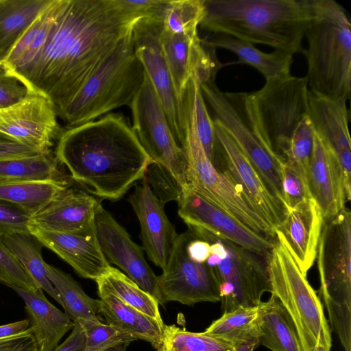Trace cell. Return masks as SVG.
<instances>
[{
    "label": "cell",
    "mask_w": 351,
    "mask_h": 351,
    "mask_svg": "<svg viewBox=\"0 0 351 351\" xmlns=\"http://www.w3.org/2000/svg\"><path fill=\"white\" fill-rule=\"evenodd\" d=\"M142 18L112 0H59L47 43L22 79L58 110Z\"/></svg>",
    "instance_id": "6da1fadb"
},
{
    "label": "cell",
    "mask_w": 351,
    "mask_h": 351,
    "mask_svg": "<svg viewBox=\"0 0 351 351\" xmlns=\"http://www.w3.org/2000/svg\"><path fill=\"white\" fill-rule=\"evenodd\" d=\"M56 158L88 193L110 200L142 180L153 161L118 113L67 128L59 136Z\"/></svg>",
    "instance_id": "7a4b0ae2"
},
{
    "label": "cell",
    "mask_w": 351,
    "mask_h": 351,
    "mask_svg": "<svg viewBox=\"0 0 351 351\" xmlns=\"http://www.w3.org/2000/svg\"><path fill=\"white\" fill-rule=\"evenodd\" d=\"M317 3V0H204L199 26L252 45L302 53V40Z\"/></svg>",
    "instance_id": "3957f363"
},
{
    "label": "cell",
    "mask_w": 351,
    "mask_h": 351,
    "mask_svg": "<svg viewBox=\"0 0 351 351\" xmlns=\"http://www.w3.org/2000/svg\"><path fill=\"white\" fill-rule=\"evenodd\" d=\"M304 49L309 90L318 95L347 101L351 90V23L345 9L333 0H317L306 31Z\"/></svg>",
    "instance_id": "277c9868"
},
{
    "label": "cell",
    "mask_w": 351,
    "mask_h": 351,
    "mask_svg": "<svg viewBox=\"0 0 351 351\" xmlns=\"http://www.w3.org/2000/svg\"><path fill=\"white\" fill-rule=\"evenodd\" d=\"M144 79L132 33L126 37L57 114L67 128L76 126L123 106H130Z\"/></svg>",
    "instance_id": "5b68a950"
},
{
    "label": "cell",
    "mask_w": 351,
    "mask_h": 351,
    "mask_svg": "<svg viewBox=\"0 0 351 351\" xmlns=\"http://www.w3.org/2000/svg\"><path fill=\"white\" fill-rule=\"evenodd\" d=\"M320 295L331 327L351 351V214L344 207L324 219L317 247Z\"/></svg>",
    "instance_id": "8992f818"
},
{
    "label": "cell",
    "mask_w": 351,
    "mask_h": 351,
    "mask_svg": "<svg viewBox=\"0 0 351 351\" xmlns=\"http://www.w3.org/2000/svg\"><path fill=\"white\" fill-rule=\"evenodd\" d=\"M276 243L269 257L271 294L289 315L303 351L322 346L330 351L331 332L322 304L300 269L282 237L276 232Z\"/></svg>",
    "instance_id": "52a82bcc"
},
{
    "label": "cell",
    "mask_w": 351,
    "mask_h": 351,
    "mask_svg": "<svg viewBox=\"0 0 351 351\" xmlns=\"http://www.w3.org/2000/svg\"><path fill=\"white\" fill-rule=\"evenodd\" d=\"M308 93L306 77L291 75L267 80L261 89L246 93V106L256 132L282 160L294 130L308 115Z\"/></svg>",
    "instance_id": "ba28073f"
},
{
    "label": "cell",
    "mask_w": 351,
    "mask_h": 351,
    "mask_svg": "<svg viewBox=\"0 0 351 351\" xmlns=\"http://www.w3.org/2000/svg\"><path fill=\"white\" fill-rule=\"evenodd\" d=\"M201 90L211 110L213 121L229 134L271 192L285 205L284 161L263 143L256 132L246 106V93L223 92L215 80L201 84Z\"/></svg>",
    "instance_id": "9c48e42d"
},
{
    "label": "cell",
    "mask_w": 351,
    "mask_h": 351,
    "mask_svg": "<svg viewBox=\"0 0 351 351\" xmlns=\"http://www.w3.org/2000/svg\"><path fill=\"white\" fill-rule=\"evenodd\" d=\"M186 133L182 149L185 153L186 182L239 222L256 233L276 238V232L255 211L241 188L226 171L216 169L208 159L191 115L184 112Z\"/></svg>",
    "instance_id": "30bf717a"
},
{
    "label": "cell",
    "mask_w": 351,
    "mask_h": 351,
    "mask_svg": "<svg viewBox=\"0 0 351 351\" xmlns=\"http://www.w3.org/2000/svg\"><path fill=\"white\" fill-rule=\"evenodd\" d=\"M226 255L210 254L207 261L218 279L223 313L241 307L258 306L265 292L271 293L269 255L250 251L221 238Z\"/></svg>",
    "instance_id": "8fae6325"
},
{
    "label": "cell",
    "mask_w": 351,
    "mask_h": 351,
    "mask_svg": "<svg viewBox=\"0 0 351 351\" xmlns=\"http://www.w3.org/2000/svg\"><path fill=\"white\" fill-rule=\"evenodd\" d=\"M129 106L132 115V128L146 153L153 161L167 169L183 187L187 184L185 153L173 134L145 71L143 84Z\"/></svg>",
    "instance_id": "7c38bea8"
},
{
    "label": "cell",
    "mask_w": 351,
    "mask_h": 351,
    "mask_svg": "<svg viewBox=\"0 0 351 351\" xmlns=\"http://www.w3.org/2000/svg\"><path fill=\"white\" fill-rule=\"evenodd\" d=\"M195 238L187 231L178 234L167 264L157 276L164 303L178 302L193 306L203 302L221 301L220 286L212 267L190 258L186 246Z\"/></svg>",
    "instance_id": "4fadbf2b"
},
{
    "label": "cell",
    "mask_w": 351,
    "mask_h": 351,
    "mask_svg": "<svg viewBox=\"0 0 351 351\" xmlns=\"http://www.w3.org/2000/svg\"><path fill=\"white\" fill-rule=\"evenodd\" d=\"M162 29L161 17L139 19L132 32L134 51L159 99L173 134L182 147L186 133L184 109L176 96L162 51L160 40Z\"/></svg>",
    "instance_id": "5bb4252c"
},
{
    "label": "cell",
    "mask_w": 351,
    "mask_h": 351,
    "mask_svg": "<svg viewBox=\"0 0 351 351\" xmlns=\"http://www.w3.org/2000/svg\"><path fill=\"white\" fill-rule=\"evenodd\" d=\"M213 121L216 138L213 165L218 170L226 171L255 211L276 232L286 217V206L271 192L229 134Z\"/></svg>",
    "instance_id": "9a60e30c"
},
{
    "label": "cell",
    "mask_w": 351,
    "mask_h": 351,
    "mask_svg": "<svg viewBox=\"0 0 351 351\" xmlns=\"http://www.w3.org/2000/svg\"><path fill=\"white\" fill-rule=\"evenodd\" d=\"M178 215L188 226L198 227L250 251L269 255L276 238L256 233L193 191L186 184L178 202Z\"/></svg>",
    "instance_id": "2e32d148"
},
{
    "label": "cell",
    "mask_w": 351,
    "mask_h": 351,
    "mask_svg": "<svg viewBox=\"0 0 351 351\" xmlns=\"http://www.w3.org/2000/svg\"><path fill=\"white\" fill-rule=\"evenodd\" d=\"M94 223L99 247L108 262L120 268L159 304L164 305L157 276L147 263L143 247L132 240L100 202L96 208Z\"/></svg>",
    "instance_id": "e0dca14e"
},
{
    "label": "cell",
    "mask_w": 351,
    "mask_h": 351,
    "mask_svg": "<svg viewBox=\"0 0 351 351\" xmlns=\"http://www.w3.org/2000/svg\"><path fill=\"white\" fill-rule=\"evenodd\" d=\"M53 102L39 93H32L19 102L0 110V133L42 152H51L59 133Z\"/></svg>",
    "instance_id": "ac0fdd59"
},
{
    "label": "cell",
    "mask_w": 351,
    "mask_h": 351,
    "mask_svg": "<svg viewBox=\"0 0 351 351\" xmlns=\"http://www.w3.org/2000/svg\"><path fill=\"white\" fill-rule=\"evenodd\" d=\"M160 40L176 96L183 106V95L191 77L195 76L200 84L215 80L222 64L216 49L198 34L173 35L162 29Z\"/></svg>",
    "instance_id": "d6986e66"
},
{
    "label": "cell",
    "mask_w": 351,
    "mask_h": 351,
    "mask_svg": "<svg viewBox=\"0 0 351 351\" xmlns=\"http://www.w3.org/2000/svg\"><path fill=\"white\" fill-rule=\"evenodd\" d=\"M134 186L128 202L140 223L143 249L149 259L163 270L178 234L165 212V205L153 194L145 177Z\"/></svg>",
    "instance_id": "ffe728a7"
},
{
    "label": "cell",
    "mask_w": 351,
    "mask_h": 351,
    "mask_svg": "<svg viewBox=\"0 0 351 351\" xmlns=\"http://www.w3.org/2000/svg\"><path fill=\"white\" fill-rule=\"evenodd\" d=\"M308 117L316 134L336 154L343 171L346 194L350 199L351 143L346 101L324 97L309 90Z\"/></svg>",
    "instance_id": "44dd1931"
},
{
    "label": "cell",
    "mask_w": 351,
    "mask_h": 351,
    "mask_svg": "<svg viewBox=\"0 0 351 351\" xmlns=\"http://www.w3.org/2000/svg\"><path fill=\"white\" fill-rule=\"evenodd\" d=\"M306 180L324 219L337 215L350 199L346 194L343 171L336 154L315 132Z\"/></svg>",
    "instance_id": "7402d4cb"
},
{
    "label": "cell",
    "mask_w": 351,
    "mask_h": 351,
    "mask_svg": "<svg viewBox=\"0 0 351 351\" xmlns=\"http://www.w3.org/2000/svg\"><path fill=\"white\" fill-rule=\"evenodd\" d=\"M28 228L43 246L56 254L82 278L95 281L110 267L101 250L95 228L82 234H64L30 223Z\"/></svg>",
    "instance_id": "603a6c76"
},
{
    "label": "cell",
    "mask_w": 351,
    "mask_h": 351,
    "mask_svg": "<svg viewBox=\"0 0 351 351\" xmlns=\"http://www.w3.org/2000/svg\"><path fill=\"white\" fill-rule=\"evenodd\" d=\"M99 203L93 195L67 188L32 216L29 223L58 233L87 232L95 228V215Z\"/></svg>",
    "instance_id": "cb8c5ba5"
},
{
    "label": "cell",
    "mask_w": 351,
    "mask_h": 351,
    "mask_svg": "<svg viewBox=\"0 0 351 351\" xmlns=\"http://www.w3.org/2000/svg\"><path fill=\"white\" fill-rule=\"evenodd\" d=\"M324 223L321 210L313 199L293 209H287L282 224L276 230L284 239L304 276L317 256Z\"/></svg>",
    "instance_id": "d4e9b609"
},
{
    "label": "cell",
    "mask_w": 351,
    "mask_h": 351,
    "mask_svg": "<svg viewBox=\"0 0 351 351\" xmlns=\"http://www.w3.org/2000/svg\"><path fill=\"white\" fill-rule=\"evenodd\" d=\"M25 302L30 327L39 351H53L62 338L72 330L74 322L53 305L43 290L36 291L10 286Z\"/></svg>",
    "instance_id": "484cf974"
},
{
    "label": "cell",
    "mask_w": 351,
    "mask_h": 351,
    "mask_svg": "<svg viewBox=\"0 0 351 351\" xmlns=\"http://www.w3.org/2000/svg\"><path fill=\"white\" fill-rule=\"evenodd\" d=\"M100 311L106 324L122 332L149 343L157 350L161 346L165 324L125 304L112 293L102 283L96 281Z\"/></svg>",
    "instance_id": "4316f807"
},
{
    "label": "cell",
    "mask_w": 351,
    "mask_h": 351,
    "mask_svg": "<svg viewBox=\"0 0 351 351\" xmlns=\"http://www.w3.org/2000/svg\"><path fill=\"white\" fill-rule=\"evenodd\" d=\"M204 40L215 49H226L237 55L241 61L258 70L265 81L291 75L293 54L289 52L274 49L265 53L252 44L221 34H210Z\"/></svg>",
    "instance_id": "83f0119b"
},
{
    "label": "cell",
    "mask_w": 351,
    "mask_h": 351,
    "mask_svg": "<svg viewBox=\"0 0 351 351\" xmlns=\"http://www.w3.org/2000/svg\"><path fill=\"white\" fill-rule=\"evenodd\" d=\"M256 326L258 345L271 351H303L289 315L274 295L259 305Z\"/></svg>",
    "instance_id": "f1b7e54d"
},
{
    "label": "cell",
    "mask_w": 351,
    "mask_h": 351,
    "mask_svg": "<svg viewBox=\"0 0 351 351\" xmlns=\"http://www.w3.org/2000/svg\"><path fill=\"white\" fill-rule=\"evenodd\" d=\"M58 4L59 0H49L2 62L21 78L46 44L55 22Z\"/></svg>",
    "instance_id": "f546056e"
},
{
    "label": "cell",
    "mask_w": 351,
    "mask_h": 351,
    "mask_svg": "<svg viewBox=\"0 0 351 351\" xmlns=\"http://www.w3.org/2000/svg\"><path fill=\"white\" fill-rule=\"evenodd\" d=\"M67 188L64 180L23 181L0 178V200L18 207L32 217Z\"/></svg>",
    "instance_id": "4dcf8cb0"
},
{
    "label": "cell",
    "mask_w": 351,
    "mask_h": 351,
    "mask_svg": "<svg viewBox=\"0 0 351 351\" xmlns=\"http://www.w3.org/2000/svg\"><path fill=\"white\" fill-rule=\"evenodd\" d=\"M49 0H0V62Z\"/></svg>",
    "instance_id": "1f68e13d"
},
{
    "label": "cell",
    "mask_w": 351,
    "mask_h": 351,
    "mask_svg": "<svg viewBox=\"0 0 351 351\" xmlns=\"http://www.w3.org/2000/svg\"><path fill=\"white\" fill-rule=\"evenodd\" d=\"M0 237L39 287L62 306L60 296L47 276L41 243L29 232L5 234Z\"/></svg>",
    "instance_id": "d6a6232c"
},
{
    "label": "cell",
    "mask_w": 351,
    "mask_h": 351,
    "mask_svg": "<svg viewBox=\"0 0 351 351\" xmlns=\"http://www.w3.org/2000/svg\"><path fill=\"white\" fill-rule=\"evenodd\" d=\"M45 268L49 279L60 296L64 313L73 322H103L99 300L88 296L69 274L47 263Z\"/></svg>",
    "instance_id": "836d02e7"
},
{
    "label": "cell",
    "mask_w": 351,
    "mask_h": 351,
    "mask_svg": "<svg viewBox=\"0 0 351 351\" xmlns=\"http://www.w3.org/2000/svg\"><path fill=\"white\" fill-rule=\"evenodd\" d=\"M96 281L125 304L164 324L156 300L119 269L110 266Z\"/></svg>",
    "instance_id": "e575fe53"
},
{
    "label": "cell",
    "mask_w": 351,
    "mask_h": 351,
    "mask_svg": "<svg viewBox=\"0 0 351 351\" xmlns=\"http://www.w3.org/2000/svg\"><path fill=\"white\" fill-rule=\"evenodd\" d=\"M241 343L205 332H192L176 325H165L161 346L156 351H234Z\"/></svg>",
    "instance_id": "d590c367"
},
{
    "label": "cell",
    "mask_w": 351,
    "mask_h": 351,
    "mask_svg": "<svg viewBox=\"0 0 351 351\" xmlns=\"http://www.w3.org/2000/svg\"><path fill=\"white\" fill-rule=\"evenodd\" d=\"M57 162L51 152L0 160V178L23 181L62 180Z\"/></svg>",
    "instance_id": "8d00e7d4"
},
{
    "label": "cell",
    "mask_w": 351,
    "mask_h": 351,
    "mask_svg": "<svg viewBox=\"0 0 351 351\" xmlns=\"http://www.w3.org/2000/svg\"><path fill=\"white\" fill-rule=\"evenodd\" d=\"M183 109L192 117L204 149L212 163L215 155L216 138L214 125L201 90V84L195 76L191 77L182 97Z\"/></svg>",
    "instance_id": "74e56055"
},
{
    "label": "cell",
    "mask_w": 351,
    "mask_h": 351,
    "mask_svg": "<svg viewBox=\"0 0 351 351\" xmlns=\"http://www.w3.org/2000/svg\"><path fill=\"white\" fill-rule=\"evenodd\" d=\"M259 305L241 307L230 312L223 313L222 316L213 321L204 332L223 337L239 343L252 339L258 340L256 319L258 315Z\"/></svg>",
    "instance_id": "f35d334b"
},
{
    "label": "cell",
    "mask_w": 351,
    "mask_h": 351,
    "mask_svg": "<svg viewBox=\"0 0 351 351\" xmlns=\"http://www.w3.org/2000/svg\"><path fill=\"white\" fill-rule=\"evenodd\" d=\"M204 14V0H167L162 16V29L173 35L197 34Z\"/></svg>",
    "instance_id": "ab89813d"
},
{
    "label": "cell",
    "mask_w": 351,
    "mask_h": 351,
    "mask_svg": "<svg viewBox=\"0 0 351 351\" xmlns=\"http://www.w3.org/2000/svg\"><path fill=\"white\" fill-rule=\"evenodd\" d=\"M314 141V128L306 115L293 132L289 146L282 156L284 162L298 169L306 176L308 165L313 151Z\"/></svg>",
    "instance_id": "60d3db41"
},
{
    "label": "cell",
    "mask_w": 351,
    "mask_h": 351,
    "mask_svg": "<svg viewBox=\"0 0 351 351\" xmlns=\"http://www.w3.org/2000/svg\"><path fill=\"white\" fill-rule=\"evenodd\" d=\"M78 322L82 326L86 336L85 346L82 351H107L136 340L131 335L101 322L80 320Z\"/></svg>",
    "instance_id": "b9f144b4"
},
{
    "label": "cell",
    "mask_w": 351,
    "mask_h": 351,
    "mask_svg": "<svg viewBox=\"0 0 351 351\" xmlns=\"http://www.w3.org/2000/svg\"><path fill=\"white\" fill-rule=\"evenodd\" d=\"M153 194L164 205L170 201L178 202L182 193V186L164 167L152 161L145 175Z\"/></svg>",
    "instance_id": "7bdbcfd3"
},
{
    "label": "cell",
    "mask_w": 351,
    "mask_h": 351,
    "mask_svg": "<svg viewBox=\"0 0 351 351\" xmlns=\"http://www.w3.org/2000/svg\"><path fill=\"white\" fill-rule=\"evenodd\" d=\"M0 282L36 291L40 289L21 264L4 245L0 237Z\"/></svg>",
    "instance_id": "ee69618b"
},
{
    "label": "cell",
    "mask_w": 351,
    "mask_h": 351,
    "mask_svg": "<svg viewBox=\"0 0 351 351\" xmlns=\"http://www.w3.org/2000/svg\"><path fill=\"white\" fill-rule=\"evenodd\" d=\"M282 191L287 210L298 208L313 199L305 174L298 169L285 162Z\"/></svg>",
    "instance_id": "f6af8a7d"
},
{
    "label": "cell",
    "mask_w": 351,
    "mask_h": 351,
    "mask_svg": "<svg viewBox=\"0 0 351 351\" xmlns=\"http://www.w3.org/2000/svg\"><path fill=\"white\" fill-rule=\"evenodd\" d=\"M32 93L25 80L0 62V110L19 102Z\"/></svg>",
    "instance_id": "bcb514c9"
},
{
    "label": "cell",
    "mask_w": 351,
    "mask_h": 351,
    "mask_svg": "<svg viewBox=\"0 0 351 351\" xmlns=\"http://www.w3.org/2000/svg\"><path fill=\"white\" fill-rule=\"evenodd\" d=\"M31 217L18 207L0 200V236L29 232Z\"/></svg>",
    "instance_id": "7dc6e473"
},
{
    "label": "cell",
    "mask_w": 351,
    "mask_h": 351,
    "mask_svg": "<svg viewBox=\"0 0 351 351\" xmlns=\"http://www.w3.org/2000/svg\"><path fill=\"white\" fill-rule=\"evenodd\" d=\"M119 8L141 17H161L167 0H112Z\"/></svg>",
    "instance_id": "c3c4849f"
},
{
    "label": "cell",
    "mask_w": 351,
    "mask_h": 351,
    "mask_svg": "<svg viewBox=\"0 0 351 351\" xmlns=\"http://www.w3.org/2000/svg\"><path fill=\"white\" fill-rule=\"evenodd\" d=\"M40 153L47 152L23 145L0 133V160L34 156Z\"/></svg>",
    "instance_id": "681fc988"
},
{
    "label": "cell",
    "mask_w": 351,
    "mask_h": 351,
    "mask_svg": "<svg viewBox=\"0 0 351 351\" xmlns=\"http://www.w3.org/2000/svg\"><path fill=\"white\" fill-rule=\"evenodd\" d=\"M0 351H38L31 327L23 333L0 339Z\"/></svg>",
    "instance_id": "f907efd6"
},
{
    "label": "cell",
    "mask_w": 351,
    "mask_h": 351,
    "mask_svg": "<svg viewBox=\"0 0 351 351\" xmlns=\"http://www.w3.org/2000/svg\"><path fill=\"white\" fill-rule=\"evenodd\" d=\"M85 341L86 336L82 326L78 322H75L69 337L53 351H82Z\"/></svg>",
    "instance_id": "816d5d0a"
},
{
    "label": "cell",
    "mask_w": 351,
    "mask_h": 351,
    "mask_svg": "<svg viewBox=\"0 0 351 351\" xmlns=\"http://www.w3.org/2000/svg\"><path fill=\"white\" fill-rule=\"evenodd\" d=\"M210 247L208 242L195 237L188 243L186 252L191 260L205 263L210 254Z\"/></svg>",
    "instance_id": "f5cc1de1"
},
{
    "label": "cell",
    "mask_w": 351,
    "mask_h": 351,
    "mask_svg": "<svg viewBox=\"0 0 351 351\" xmlns=\"http://www.w3.org/2000/svg\"><path fill=\"white\" fill-rule=\"evenodd\" d=\"M30 328L27 319L0 326V339L10 337L26 332Z\"/></svg>",
    "instance_id": "db71d44e"
},
{
    "label": "cell",
    "mask_w": 351,
    "mask_h": 351,
    "mask_svg": "<svg viewBox=\"0 0 351 351\" xmlns=\"http://www.w3.org/2000/svg\"><path fill=\"white\" fill-rule=\"evenodd\" d=\"M258 346V340L252 339L239 344L234 351H253Z\"/></svg>",
    "instance_id": "11a10c76"
},
{
    "label": "cell",
    "mask_w": 351,
    "mask_h": 351,
    "mask_svg": "<svg viewBox=\"0 0 351 351\" xmlns=\"http://www.w3.org/2000/svg\"><path fill=\"white\" fill-rule=\"evenodd\" d=\"M128 346L129 344L121 345L107 351H125Z\"/></svg>",
    "instance_id": "9f6ffc18"
},
{
    "label": "cell",
    "mask_w": 351,
    "mask_h": 351,
    "mask_svg": "<svg viewBox=\"0 0 351 351\" xmlns=\"http://www.w3.org/2000/svg\"><path fill=\"white\" fill-rule=\"evenodd\" d=\"M311 351H329L322 346H316Z\"/></svg>",
    "instance_id": "6f0895ef"
},
{
    "label": "cell",
    "mask_w": 351,
    "mask_h": 351,
    "mask_svg": "<svg viewBox=\"0 0 351 351\" xmlns=\"http://www.w3.org/2000/svg\"><path fill=\"white\" fill-rule=\"evenodd\" d=\"M39 351V350H38Z\"/></svg>",
    "instance_id": "680465c9"
}]
</instances>
